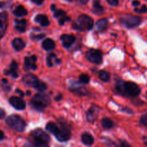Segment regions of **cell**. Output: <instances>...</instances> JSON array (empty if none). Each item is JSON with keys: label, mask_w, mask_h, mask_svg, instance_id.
<instances>
[{"label": "cell", "mask_w": 147, "mask_h": 147, "mask_svg": "<svg viewBox=\"0 0 147 147\" xmlns=\"http://www.w3.org/2000/svg\"><path fill=\"white\" fill-rule=\"evenodd\" d=\"M115 88L119 94L127 97H136L141 93L139 86L133 82L119 80L116 84Z\"/></svg>", "instance_id": "1"}, {"label": "cell", "mask_w": 147, "mask_h": 147, "mask_svg": "<svg viewBox=\"0 0 147 147\" xmlns=\"http://www.w3.org/2000/svg\"><path fill=\"white\" fill-rule=\"evenodd\" d=\"M23 82L26 85L35 88L37 90L40 92H43L47 89V85L45 83L40 80L37 78V76L32 73H28L26 74L22 78Z\"/></svg>", "instance_id": "2"}, {"label": "cell", "mask_w": 147, "mask_h": 147, "mask_svg": "<svg viewBox=\"0 0 147 147\" xmlns=\"http://www.w3.org/2000/svg\"><path fill=\"white\" fill-rule=\"evenodd\" d=\"M30 136H31V139L34 144L38 146H47V144L50 140L48 134L40 129L33 131Z\"/></svg>", "instance_id": "3"}, {"label": "cell", "mask_w": 147, "mask_h": 147, "mask_svg": "<svg viewBox=\"0 0 147 147\" xmlns=\"http://www.w3.org/2000/svg\"><path fill=\"white\" fill-rule=\"evenodd\" d=\"M93 18L89 17L87 14H81L78 17V22L76 23L73 24V27L75 30H80V31H83V30H90L93 28Z\"/></svg>", "instance_id": "4"}, {"label": "cell", "mask_w": 147, "mask_h": 147, "mask_svg": "<svg viewBox=\"0 0 147 147\" xmlns=\"http://www.w3.org/2000/svg\"><path fill=\"white\" fill-rule=\"evenodd\" d=\"M6 123L13 130L19 132L24 131L26 127L25 121L18 115L13 114L8 116L6 119Z\"/></svg>", "instance_id": "5"}, {"label": "cell", "mask_w": 147, "mask_h": 147, "mask_svg": "<svg viewBox=\"0 0 147 147\" xmlns=\"http://www.w3.org/2000/svg\"><path fill=\"white\" fill-rule=\"evenodd\" d=\"M51 103L50 97L45 94L37 93L34 95V97L31 100V104L35 109L38 110H42L48 107Z\"/></svg>", "instance_id": "6"}, {"label": "cell", "mask_w": 147, "mask_h": 147, "mask_svg": "<svg viewBox=\"0 0 147 147\" xmlns=\"http://www.w3.org/2000/svg\"><path fill=\"white\" fill-rule=\"evenodd\" d=\"M120 23L127 28H134L142 23V18L138 16L123 15L120 17Z\"/></svg>", "instance_id": "7"}, {"label": "cell", "mask_w": 147, "mask_h": 147, "mask_svg": "<svg viewBox=\"0 0 147 147\" xmlns=\"http://www.w3.org/2000/svg\"><path fill=\"white\" fill-rule=\"evenodd\" d=\"M55 136L59 142H65L68 141L70 139V136H71L70 129L69 128L68 124L65 123L64 121H62L61 123H60V129H59L58 132Z\"/></svg>", "instance_id": "8"}, {"label": "cell", "mask_w": 147, "mask_h": 147, "mask_svg": "<svg viewBox=\"0 0 147 147\" xmlns=\"http://www.w3.org/2000/svg\"><path fill=\"white\" fill-rule=\"evenodd\" d=\"M86 57L89 61L95 64H100L103 62L102 53L99 50L90 49L86 53Z\"/></svg>", "instance_id": "9"}, {"label": "cell", "mask_w": 147, "mask_h": 147, "mask_svg": "<svg viewBox=\"0 0 147 147\" xmlns=\"http://www.w3.org/2000/svg\"><path fill=\"white\" fill-rule=\"evenodd\" d=\"M8 26V14L6 11L0 13V39L4 37Z\"/></svg>", "instance_id": "10"}, {"label": "cell", "mask_w": 147, "mask_h": 147, "mask_svg": "<svg viewBox=\"0 0 147 147\" xmlns=\"http://www.w3.org/2000/svg\"><path fill=\"white\" fill-rule=\"evenodd\" d=\"M9 102L17 110H24L26 108L25 102L19 97L12 96L9 99Z\"/></svg>", "instance_id": "11"}, {"label": "cell", "mask_w": 147, "mask_h": 147, "mask_svg": "<svg viewBox=\"0 0 147 147\" xmlns=\"http://www.w3.org/2000/svg\"><path fill=\"white\" fill-rule=\"evenodd\" d=\"M37 56L32 55L31 57H26L24 58V67L26 70H36L37 65L35 63L37 61Z\"/></svg>", "instance_id": "12"}, {"label": "cell", "mask_w": 147, "mask_h": 147, "mask_svg": "<svg viewBox=\"0 0 147 147\" xmlns=\"http://www.w3.org/2000/svg\"><path fill=\"white\" fill-rule=\"evenodd\" d=\"M60 40H61L62 42H63V46L66 47V48H68L73 44V42L76 40V37H75V36L72 35V34H64L61 35Z\"/></svg>", "instance_id": "13"}, {"label": "cell", "mask_w": 147, "mask_h": 147, "mask_svg": "<svg viewBox=\"0 0 147 147\" xmlns=\"http://www.w3.org/2000/svg\"><path fill=\"white\" fill-rule=\"evenodd\" d=\"M17 69H18L17 63L14 60H13L10 64L9 69L4 70V74L7 75V76H11L14 78H17L19 76L18 73H17Z\"/></svg>", "instance_id": "14"}, {"label": "cell", "mask_w": 147, "mask_h": 147, "mask_svg": "<svg viewBox=\"0 0 147 147\" xmlns=\"http://www.w3.org/2000/svg\"><path fill=\"white\" fill-rule=\"evenodd\" d=\"M99 109H100L96 106H93L92 107H90V109H89L87 113V119L89 122L93 123L95 120L97 119Z\"/></svg>", "instance_id": "15"}, {"label": "cell", "mask_w": 147, "mask_h": 147, "mask_svg": "<svg viewBox=\"0 0 147 147\" xmlns=\"http://www.w3.org/2000/svg\"><path fill=\"white\" fill-rule=\"evenodd\" d=\"M34 21L39 23L42 27H47L50 24L48 17L45 14H37L34 18Z\"/></svg>", "instance_id": "16"}, {"label": "cell", "mask_w": 147, "mask_h": 147, "mask_svg": "<svg viewBox=\"0 0 147 147\" xmlns=\"http://www.w3.org/2000/svg\"><path fill=\"white\" fill-rule=\"evenodd\" d=\"M15 29L20 32L22 33L26 31L27 28V21L25 20H15Z\"/></svg>", "instance_id": "17"}, {"label": "cell", "mask_w": 147, "mask_h": 147, "mask_svg": "<svg viewBox=\"0 0 147 147\" xmlns=\"http://www.w3.org/2000/svg\"><path fill=\"white\" fill-rule=\"evenodd\" d=\"M12 46L15 50L20 51L25 47V43L21 38H15L12 40Z\"/></svg>", "instance_id": "18"}, {"label": "cell", "mask_w": 147, "mask_h": 147, "mask_svg": "<svg viewBox=\"0 0 147 147\" xmlns=\"http://www.w3.org/2000/svg\"><path fill=\"white\" fill-rule=\"evenodd\" d=\"M93 11L95 14H102L104 12V9L103 6L100 4V1L99 0H95L93 3Z\"/></svg>", "instance_id": "19"}, {"label": "cell", "mask_w": 147, "mask_h": 147, "mask_svg": "<svg viewBox=\"0 0 147 147\" xmlns=\"http://www.w3.org/2000/svg\"><path fill=\"white\" fill-rule=\"evenodd\" d=\"M42 46L44 50L50 51V50H53L55 47V43L53 40L47 38L43 41Z\"/></svg>", "instance_id": "20"}, {"label": "cell", "mask_w": 147, "mask_h": 147, "mask_svg": "<svg viewBox=\"0 0 147 147\" xmlns=\"http://www.w3.org/2000/svg\"><path fill=\"white\" fill-rule=\"evenodd\" d=\"M70 89L71 91L73 92V93H76V94L78 95H80V96H86V95L88 94V90H86L85 88L80 87V86H77V87H76V86H74V85H73V86L70 88Z\"/></svg>", "instance_id": "21"}, {"label": "cell", "mask_w": 147, "mask_h": 147, "mask_svg": "<svg viewBox=\"0 0 147 147\" xmlns=\"http://www.w3.org/2000/svg\"><path fill=\"white\" fill-rule=\"evenodd\" d=\"M82 142L85 145L87 146H91L94 142V139H93V136L88 133H85L82 135Z\"/></svg>", "instance_id": "22"}, {"label": "cell", "mask_w": 147, "mask_h": 147, "mask_svg": "<svg viewBox=\"0 0 147 147\" xmlns=\"http://www.w3.org/2000/svg\"><path fill=\"white\" fill-rule=\"evenodd\" d=\"M108 27V20L107 19L103 18L99 20L96 23V30L98 32H103Z\"/></svg>", "instance_id": "23"}, {"label": "cell", "mask_w": 147, "mask_h": 147, "mask_svg": "<svg viewBox=\"0 0 147 147\" xmlns=\"http://www.w3.org/2000/svg\"><path fill=\"white\" fill-rule=\"evenodd\" d=\"M60 63H61V62H60V60L57 59V57H56L55 55L53 54V53L48 55V56H47V65H48L49 67L53 66L54 63H55V64H60Z\"/></svg>", "instance_id": "24"}, {"label": "cell", "mask_w": 147, "mask_h": 147, "mask_svg": "<svg viewBox=\"0 0 147 147\" xmlns=\"http://www.w3.org/2000/svg\"><path fill=\"white\" fill-rule=\"evenodd\" d=\"M46 129L49 132H50V133L55 136L57 134V132H58L60 127L56 123H53V122H49L47 124V126H46Z\"/></svg>", "instance_id": "25"}, {"label": "cell", "mask_w": 147, "mask_h": 147, "mask_svg": "<svg viewBox=\"0 0 147 147\" xmlns=\"http://www.w3.org/2000/svg\"><path fill=\"white\" fill-rule=\"evenodd\" d=\"M13 14L17 17H22L27 14V11L23 6L20 5L16 7L15 9L13 11Z\"/></svg>", "instance_id": "26"}, {"label": "cell", "mask_w": 147, "mask_h": 147, "mask_svg": "<svg viewBox=\"0 0 147 147\" xmlns=\"http://www.w3.org/2000/svg\"><path fill=\"white\" fill-rule=\"evenodd\" d=\"M101 125L103 126V129H110L114 126V123H113V121L109 118H104L103 120L101 121Z\"/></svg>", "instance_id": "27"}, {"label": "cell", "mask_w": 147, "mask_h": 147, "mask_svg": "<svg viewBox=\"0 0 147 147\" xmlns=\"http://www.w3.org/2000/svg\"><path fill=\"white\" fill-rule=\"evenodd\" d=\"M98 77L100 80L103 82H107L110 80V74L106 71H104V70H101V71L99 72Z\"/></svg>", "instance_id": "28"}, {"label": "cell", "mask_w": 147, "mask_h": 147, "mask_svg": "<svg viewBox=\"0 0 147 147\" xmlns=\"http://www.w3.org/2000/svg\"><path fill=\"white\" fill-rule=\"evenodd\" d=\"M79 81L83 84H87L90 82V77L87 74H81L79 77Z\"/></svg>", "instance_id": "29"}, {"label": "cell", "mask_w": 147, "mask_h": 147, "mask_svg": "<svg viewBox=\"0 0 147 147\" xmlns=\"http://www.w3.org/2000/svg\"><path fill=\"white\" fill-rule=\"evenodd\" d=\"M66 15L65 11H64L62 9H56L54 13V17L56 18H60V17H63V16Z\"/></svg>", "instance_id": "30"}, {"label": "cell", "mask_w": 147, "mask_h": 147, "mask_svg": "<svg viewBox=\"0 0 147 147\" xmlns=\"http://www.w3.org/2000/svg\"><path fill=\"white\" fill-rule=\"evenodd\" d=\"M70 20V17H68L67 16L65 15L59 19V24H60V25H63V24H64L66 22H69Z\"/></svg>", "instance_id": "31"}, {"label": "cell", "mask_w": 147, "mask_h": 147, "mask_svg": "<svg viewBox=\"0 0 147 147\" xmlns=\"http://www.w3.org/2000/svg\"><path fill=\"white\" fill-rule=\"evenodd\" d=\"M136 12L139 13V14H142V13H146L147 12V7L146 5H143L140 9L136 8L134 9Z\"/></svg>", "instance_id": "32"}, {"label": "cell", "mask_w": 147, "mask_h": 147, "mask_svg": "<svg viewBox=\"0 0 147 147\" xmlns=\"http://www.w3.org/2000/svg\"><path fill=\"white\" fill-rule=\"evenodd\" d=\"M140 122L142 124H143L144 126H147V113H145L143 116L141 117Z\"/></svg>", "instance_id": "33"}, {"label": "cell", "mask_w": 147, "mask_h": 147, "mask_svg": "<svg viewBox=\"0 0 147 147\" xmlns=\"http://www.w3.org/2000/svg\"><path fill=\"white\" fill-rule=\"evenodd\" d=\"M110 5L116 6L119 4V0H106Z\"/></svg>", "instance_id": "34"}, {"label": "cell", "mask_w": 147, "mask_h": 147, "mask_svg": "<svg viewBox=\"0 0 147 147\" xmlns=\"http://www.w3.org/2000/svg\"><path fill=\"white\" fill-rule=\"evenodd\" d=\"M76 2H77L78 4H81V5H84V4H86L88 3V1L89 0H75Z\"/></svg>", "instance_id": "35"}, {"label": "cell", "mask_w": 147, "mask_h": 147, "mask_svg": "<svg viewBox=\"0 0 147 147\" xmlns=\"http://www.w3.org/2000/svg\"><path fill=\"white\" fill-rule=\"evenodd\" d=\"M4 116H5V111H4L2 109L0 108V120L4 119Z\"/></svg>", "instance_id": "36"}, {"label": "cell", "mask_w": 147, "mask_h": 147, "mask_svg": "<svg viewBox=\"0 0 147 147\" xmlns=\"http://www.w3.org/2000/svg\"><path fill=\"white\" fill-rule=\"evenodd\" d=\"M31 1L33 3H34V4H37V5H40V4H41L44 1V0H31Z\"/></svg>", "instance_id": "37"}, {"label": "cell", "mask_w": 147, "mask_h": 147, "mask_svg": "<svg viewBox=\"0 0 147 147\" xmlns=\"http://www.w3.org/2000/svg\"><path fill=\"white\" fill-rule=\"evenodd\" d=\"M132 4H133V6H134V7H138V6L140 5V1H138V0H134V1H132Z\"/></svg>", "instance_id": "38"}, {"label": "cell", "mask_w": 147, "mask_h": 147, "mask_svg": "<svg viewBox=\"0 0 147 147\" xmlns=\"http://www.w3.org/2000/svg\"><path fill=\"white\" fill-rule=\"evenodd\" d=\"M4 138H5V136H4V132H3L2 131L0 130V141H1V140H3V139H4Z\"/></svg>", "instance_id": "39"}, {"label": "cell", "mask_w": 147, "mask_h": 147, "mask_svg": "<svg viewBox=\"0 0 147 147\" xmlns=\"http://www.w3.org/2000/svg\"><path fill=\"white\" fill-rule=\"evenodd\" d=\"M15 92H16V93H19V94L20 95V96H22V97H23V96H24V93H23V92L22 91V90H20V89H17Z\"/></svg>", "instance_id": "40"}, {"label": "cell", "mask_w": 147, "mask_h": 147, "mask_svg": "<svg viewBox=\"0 0 147 147\" xmlns=\"http://www.w3.org/2000/svg\"><path fill=\"white\" fill-rule=\"evenodd\" d=\"M61 99H62V95H59L58 96H57V97L55 98V100H57V101H59V100H61Z\"/></svg>", "instance_id": "41"}, {"label": "cell", "mask_w": 147, "mask_h": 147, "mask_svg": "<svg viewBox=\"0 0 147 147\" xmlns=\"http://www.w3.org/2000/svg\"><path fill=\"white\" fill-rule=\"evenodd\" d=\"M50 8H51V10H53V11H55V10H56L55 5V4H53V5L51 6V7H50Z\"/></svg>", "instance_id": "42"}, {"label": "cell", "mask_w": 147, "mask_h": 147, "mask_svg": "<svg viewBox=\"0 0 147 147\" xmlns=\"http://www.w3.org/2000/svg\"><path fill=\"white\" fill-rule=\"evenodd\" d=\"M27 95H30V94H31V92H30V91H27Z\"/></svg>", "instance_id": "43"}, {"label": "cell", "mask_w": 147, "mask_h": 147, "mask_svg": "<svg viewBox=\"0 0 147 147\" xmlns=\"http://www.w3.org/2000/svg\"><path fill=\"white\" fill-rule=\"evenodd\" d=\"M65 1H71V0H65Z\"/></svg>", "instance_id": "44"}, {"label": "cell", "mask_w": 147, "mask_h": 147, "mask_svg": "<svg viewBox=\"0 0 147 147\" xmlns=\"http://www.w3.org/2000/svg\"><path fill=\"white\" fill-rule=\"evenodd\" d=\"M146 95H147V93H146Z\"/></svg>", "instance_id": "45"}]
</instances>
